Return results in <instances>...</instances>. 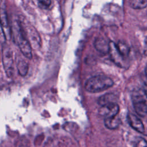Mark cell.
<instances>
[{
	"mask_svg": "<svg viewBox=\"0 0 147 147\" xmlns=\"http://www.w3.org/2000/svg\"><path fill=\"white\" fill-rule=\"evenodd\" d=\"M13 28L14 39L21 52L25 57L31 59L32 58V45L26 37L21 22L19 21H16Z\"/></svg>",
	"mask_w": 147,
	"mask_h": 147,
	"instance_id": "6da1fadb",
	"label": "cell"
},
{
	"mask_svg": "<svg viewBox=\"0 0 147 147\" xmlns=\"http://www.w3.org/2000/svg\"><path fill=\"white\" fill-rule=\"evenodd\" d=\"M114 82L106 76H94L88 79L85 83L86 90L90 92H98L112 87Z\"/></svg>",
	"mask_w": 147,
	"mask_h": 147,
	"instance_id": "7a4b0ae2",
	"label": "cell"
},
{
	"mask_svg": "<svg viewBox=\"0 0 147 147\" xmlns=\"http://www.w3.org/2000/svg\"><path fill=\"white\" fill-rule=\"evenodd\" d=\"M131 100L137 114L142 117L147 115V95L142 89L134 90L131 93Z\"/></svg>",
	"mask_w": 147,
	"mask_h": 147,
	"instance_id": "3957f363",
	"label": "cell"
},
{
	"mask_svg": "<svg viewBox=\"0 0 147 147\" xmlns=\"http://www.w3.org/2000/svg\"><path fill=\"white\" fill-rule=\"evenodd\" d=\"M2 60L6 75L11 77L13 73V52L9 45L5 42L2 49Z\"/></svg>",
	"mask_w": 147,
	"mask_h": 147,
	"instance_id": "277c9868",
	"label": "cell"
},
{
	"mask_svg": "<svg viewBox=\"0 0 147 147\" xmlns=\"http://www.w3.org/2000/svg\"><path fill=\"white\" fill-rule=\"evenodd\" d=\"M119 110L118 105L115 102H113L101 106L98 112L100 116L106 118L117 116Z\"/></svg>",
	"mask_w": 147,
	"mask_h": 147,
	"instance_id": "5b68a950",
	"label": "cell"
},
{
	"mask_svg": "<svg viewBox=\"0 0 147 147\" xmlns=\"http://www.w3.org/2000/svg\"><path fill=\"white\" fill-rule=\"evenodd\" d=\"M25 29L26 31L24 30L25 32L32 47H34V48L40 47L41 44V38L36 29L32 25H29L28 26H26Z\"/></svg>",
	"mask_w": 147,
	"mask_h": 147,
	"instance_id": "8992f818",
	"label": "cell"
},
{
	"mask_svg": "<svg viewBox=\"0 0 147 147\" xmlns=\"http://www.w3.org/2000/svg\"><path fill=\"white\" fill-rule=\"evenodd\" d=\"M110 49L109 53L110 54V58L111 60L118 66L120 67H123L125 65V57H123L121 54L119 52L117 48L116 44L110 41L109 42Z\"/></svg>",
	"mask_w": 147,
	"mask_h": 147,
	"instance_id": "52a82bcc",
	"label": "cell"
},
{
	"mask_svg": "<svg viewBox=\"0 0 147 147\" xmlns=\"http://www.w3.org/2000/svg\"><path fill=\"white\" fill-rule=\"evenodd\" d=\"M0 24L3 30L6 39H10L11 36V30L9 24L6 12L3 9H0Z\"/></svg>",
	"mask_w": 147,
	"mask_h": 147,
	"instance_id": "ba28073f",
	"label": "cell"
},
{
	"mask_svg": "<svg viewBox=\"0 0 147 147\" xmlns=\"http://www.w3.org/2000/svg\"><path fill=\"white\" fill-rule=\"evenodd\" d=\"M127 119L130 126L135 130L140 133H143L144 126L141 120L136 115L131 113L127 114Z\"/></svg>",
	"mask_w": 147,
	"mask_h": 147,
	"instance_id": "9c48e42d",
	"label": "cell"
},
{
	"mask_svg": "<svg viewBox=\"0 0 147 147\" xmlns=\"http://www.w3.org/2000/svg\"><path fill=\"white\" fill-rule=\"evenodd\" d=\"M95 49L100 53L106 55L109 53L110 49L109 42L102 37L96 38L94 43Z\"/></svg>",
	"mask_w": 147,
	"mask_h": 147,
	"instance_id": "30bf717a",
	"label": "cell"
},
{
	"mask_svg": "<svg viewBox=\"0 0 147 147\" xmlns=\"http://www.w3.org/2000/svg\"><path fill=\"white\" fill-rule=\"evenodd\" d=\"M121 124V120L117 116L106 118L105 119V125L107 129L113 130L117 129Z\"/></svg>",
	"mask_w": 147,
	"mask_h": 147,
	"instance_id": "8fae6325",
	"label": "cell"
},
{
	"mask_svg": "<svg viewBox=\"0 0 147 147\" xmlns=\"http://www.w3.org/2000/svg\"><path fill=\"white\" fill-rule=\"evenodd\" d=\"M116 96L115 95L113 94H106L105 95L100 96L98 99V104L100 106L110 103L115 102ZM116 103V102H115Z\"/></svg>",
	"mask_w": 147,
	"mask_h": 147,
	"instance_id": "7c38bea8",
	"label": "cell"
},
{
	"mask_svg": "<svg viewBox=\"0 0 147 147\" xmlns=\"http://www.w3.org/2000/svg\"><path fill=\"white\" fill-rule=\"evenodd\" d=\"M116 47L117 49L118 50L119 52L121 54V55L124 57L125 58L127 56L130 52V48L129 47L122 41H118V43L116 44Z\"/></svg>",
	"mask_w": 147,
	"mask_h": 147,
	"instance_id": "4fadbf2b",
	"label": "cell"
},
{
	"mask_svg": "<svg viewBox=\"0 0 147 147\" xmlns=\"http://www.w3.org/2000/svg\"><path fill=\"white\" fill-rule=\"evenodd\" d=\"M129 5L134 9H142L147 6V0H129Z\"/></svg>",
	"mask_w": 147,
	"mask_h": 147,
	"instance_id": "5bb4252c",
	"label": "cell"
},
{
	"mask_svg": "<svg viewBox=\"0 0 147 147\" xmlns=\"http://www.w3.org/2000/svg\"><path fill=\"white\" fill-rule=\"evenodd\" d=\"M17 69L19 74L22 76H25L28 72V64L24 60H20L17 64Z\"/></svg>",
	"mask_w": 147,
	"mask_h": 147,
	"instance_id": "9a60e30c",
	"label": "cell"
},
{
	"mask_svg": "<svg viewBox=\"0 0 147 147\" xmlns=\"http://www.w3.org/2000/svg\"><path fill=\"white\" fill-rule=\"evenodd\" d=\"M135 147H147V141L145 139L139 137L136 141Z\"/></svg>",
	"mask_w": 147,
	"mask_h": 147,
	"instance_id": "2e32d148",
	"label": "cell"
},
{
	"mask_svg": "<svg viewBox=\"0 0 147 147\" xmlns=\"http://www.w3.org/2000/svg\"><path fill=\"white\" fill-rule=\"evenodd\" d=\"M42 7L47 8L51 5V0H37Z\"/></svg>",
	"mask_w": 147,
	"mask_h": 147,
	"instance_id": "e0dca14e",
	"label": "cell"
},
{
	"mask_svg": "<svg viewBox=\"0 0 147 147\" xmlns=\"http://www.w3.org/2000/svg\"><path fill=\"white\" fill-rule=\"evenodd\" d=\"M142 90H143L145 92V94L147 95V83H145V84L144 85V87H143Z\"/></svg>",
	"mask_w": 147,
	"mask_h": 147,
	"instance_id": "ac0fdd59",
	"label": "cell"
},
{
	"mask_svg": "<svg viewBox=\"0 0 147 147\" xmlns=\"http://www.w3.org/2000/svg\"><path fill=\"white\" fill-rule=\"evenodd\" d=\"M145 74H146V76H147V65H146V68H145Z\"/></svg>",
	"mask_w": 147,
	"mask_h": 147,
	"instance_id": "d6986e66",
	"label": "cell"
}]
</instances>
